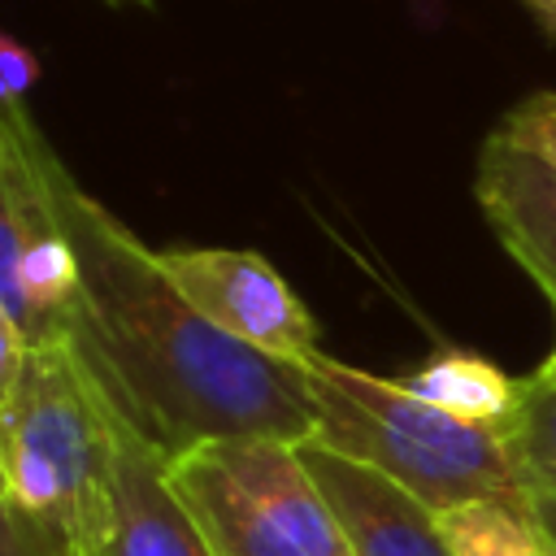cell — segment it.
I'll list each match as a JSON object with an SVG mask.
<instances>
[{"mask_svg":"<svg viewBox=\"0 0 556 556\" xmlns=\"http://www.w3.org/2000/svg\"><path fill=\"white\" fill-rule=\"evenodd\" d=\"M521 4H526V13L556 39V0H521Z\"/></svg>","mask_w":556,"mask_h":556,"instance_id":"17","label":"cell"},{"mask_svg":"<svg viewBox=\"0 0 556 556\" xmlns=\"http://www.w3.org/2000/svg\"><path fill=\"white\" fill-rule=\"evenodd\" d=\"M0 304L17 317L22 334L30 339V304L22 291V239H17V222H13V204L0 178Z\"/></svg>","mask_w":556,"mask_h":556,"instance_id":"13","label":"cell"},{"mask_svg":"<svg viewBox=\"0 0 556 556\" xmlns=\"http://www.w3.org/2000/svg\"><path fill=\"white\" fill-rule=\"evenodd\" d=\"M26 352H30V339L22 334L17 317L0 304V408L9 404L17 378H22V365H26Z\"/></svg>","mask_w":556,"mask_h":556,"instance_id":"16","label":"cell"},{"mask_svg":"<svg viewBox=\"0 0 556 556\" xmlns=\"http://www.w3.org/2000/svg\"><path fill=\"white\" fill-rule=\"evenodd\" d=\"M434 526L452 556H556L547 530L500 500H469L434 513Z\"/></svg>","mask_w":556,"mask_h":556,"instance_id":"11","label":"cell"},{"mask_svg":"<svg viewBox=\"0 0 556 556\" xmlns=\"http://www.w3.org/2000/svg\"><path fill=\"white\" fill-rule=\"evenodd\" d=\"M169 478L217 556H356L334 504L291 443H195L169 460Z\"/></svg>","mask_w":556,"mask_h":556,"instance_id":"4","label":"cell"},{"mask_svg":"<svg viewBox=\"0 0 556 556\" xmlns=\"http://www.w3.org/2000/svg\"><path fill=\"white\" fill-rule=\"evenodd\" d=\"M300 456L334 504L356 556H452L434 526V513L382 473L317 443H300Z\"/></svg>","mask_w":556,"mask_h":556,"instance_id":"8","label":"cell"},{"mask_svg":"<svg viewBox=\"0 0 556 556\" xmlns=\"http://www.w3.org/2000/svg\"><path fill=\"white\" fill-rule=\"evenodd\" d=\"M400 387L413 391L417 400L443 408L447 417H456L465 426H478V430H491V434L508 430V421L521 408V391H526L521 378L504 374L495 361H486L478 352H465V348L430 352L417 369H408L400 378Z\"/></svg>","mask_w":556,"mask_h":556,"instance_id":"9","label":"cell"},{"mask_svg":"<svg viewBox=\"0 0 556 556\" xmlns=\"http://www.w3.org/2000/svg\"><path fill=\"white\" fill-rule=\"evenodd\" d=\"M96 556H217L169 478V456L156 443H148L117 404H113V530Z\"/></svg>","mask_w":556,"mask_h":556,"instance_id":"6","label":"cell"},{"mask_svg":"<svg viewBox=\"0 0 556 556\" xmlns=\"http://www.w3.org/2000/svg\"><path fill=\"white\" fill-rule=\"evenodd\" d=\"M0 556H74V552L52 526L35 521L30 513L4 500L0 504Z\"/></svg>","mask_w":556,"mask_h":556,"instance_id":"14","label":"cell"},{"mask_svg":"<svg viewBox=\"0 0 556 556\" xmlns=\"http://www.w3.org/2000/svg\"><path fill=\"white\" fill-rule=\"evenodd\" d=\"M304 378L317 413L308 443L382 473L430 513L469 500H500L530 513L500 434L447 417L404 391L400 378L365 374L326 352L304 361Z\"/></svg>","mask_w":556,"mask_h":556,"instance_id":"3","label":"cell"},{"mask_svg":"<svg viewBox=\"0 0 556 556\" xmlns=\"http://www.w3.org/2000/svg\"><path fill=\"white\" fill-rule=\"evenodd\" d=\"M0 504H4V473H0Z\"/></svg>","mask_w":556,"mask_h":556,"instance_id":"20","label":"cell"},{"mask_svg":"<svg viewBox=\"0 0 556 556\" xmlns=\"http://www.w3.org/2000/svg\"><path fill=\"white\" fill-rule=\"evenodd\" d=\"M165 278L235 343L287 365L321 352V334L291 282L252 248H161Z\"/></svg>","mask_w":556,"mask_h":556,"instance_id":"5","label":"cell"},{"mask_svg":"<svg viewBox=\"0 0 556 556\" xmlns=\"http://www.w3.org/2000/svg\"><path fill=\"white\" fill-rule=\"evenodd\" d=\"M109 4H152V0H109Z\"/></svg>","mask_w":556,"mask_h":556,"instance_id":"19","label":"cell"},{"mask_svg":"<svg viewBox=\"0 0 556 556\" xmlns=\"http://www.w3.org/2000/svg\"><path fill=\"white\" fill-rule=\"evenodd\" d=\"M473 200L500 248L556 300V165L491 130L473 165Z\"/></svg>","mask_w":556,"mask_h":556,"instance_id":"7","label":"cell"},{"mask_svg":"<svg viewBox=\"0 0 556 556\" xmlns=\"http://www.w3.org/2000/svg\"><path fill=\"white\" fill-rule=\"evenodd\" d=\"M35 78H39L35 52H30L22 39H13V35L0 30V104L22 100V96L35 87Z\"/></svg>","mask_w":556,"mask_h":556,"instance_id":"15","label":"cell"},{"mask_svg":"<svg viewBox=\"0 0 556 556\" xmlns=\"http://www.w3.org/2000/svg\"><path fill=\"white\" fill-rule=\"evenodd\" d=\"M521 408L500 439L508 447L530 517L556 543V387L539 382L534 374H521Z\"/></svg>","mask_w":556,"mask_h":556,"instance_id":"10","label":"cell"},{"mask_svg":"<svg viewBox=\"0 0 556 556\" xmlns=\"http://www.w3.org/2000/svg\"><path fill=\"white\" fill-rule=\"evenodd\" d=\"M4 500L52 526L74 556L113 530V400L87 369L70 326L30 343L0 408Z\"/></svg>","mask_w":556,"mask_h":556,"instance_id":"2","label":"cell"},{"mask_svg":"<svg viewBox=\"0 0 556 556\" xmlns=\"http://www.w3.org/2000/svg\"><path fill=\"white\" fill-rule=\"evenodd\" d=\"M495 135L556 165V91H534V96L517 100L495 122Z\"/></svg>","mask_w":556,"mask_h":556,"instance_id":"12","label":"cell"},{"mask_svg":"<svg viewBox=\"0 0 556 556\" xmlns=\"http://www.w3.org/2000/svg\"><path fill=\"white\" fill-rule=\"evenodd\" d=\"M547 304H552V321H556V300H547ZM530 374H534L539 382L556 387V339H552V352H547V356H543V361H539V365H534Z\"/></svg>","mask_w":556,"mask_h":556,"instance_id":"18","label":"cell"},{"mask_svg":"<svg viewBox=\"0 0 556 556\" xmlns=\"http://www.w3.org/2000/svg\"><path fill=\"white\" fill-rule=\"evenodd\" d=\"M30 161L78 256L70 334L109 400L169 460L213 439L308 443L317 413L304 365L252 352L208 326L122 217L61 165L39 126Z\"/></svg>","mask_w":556,"mask_h":556,"instance_id":"1","label":"cell"}]
</instances>
